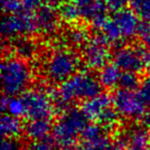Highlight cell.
<instances>
[{"label":"cell","mask_w":150,"mask_h":150,"mask_svg":"<svg viewBox=\"0 0 150 150\" xmlns=\"http://www.w3.org/2000/svg\"><path fill=\"white\" fill-rule=\"evenodd\" d=\"M102 85L99 79L88 71H77L74 76L63 82L59 89L52 93L55 104L63 110L76 100H88L101 94Z\"/></svg>","instance_id":"obj_1"},{"label":"cell","mask_w":150,"mask_h":150,"mask_svg":"<svg viewBox=\"0 0 150 150\" xmlns=\"http://www.w3.org/2000/svg\"><path fill=\"white\" fill-rule=\"evenodd\" d=\"M88 120L81 109L68 107L52 126V141L60 148H73L78 138L88 126Z\"/></svg>","instance_id":"obj_2"},{"label":"cell","mask_w":150,"mask_h":150,"mask_svg":"<svg viewBox=\"0 0 150 150\" xmlns=\"http://www.w3.org/2000/svg\"><path fill=\"white\" fill-rule=\"evenodd\" d=\"M140 24V18L131 8H124L108 16L98 31L109 44L118 45L138 35Z\"/></svg>","instance_id":"obj_3"},{"label":"cell","mask_w":150,"mask_h":150,"mask_svg":"<svg viewBox=\"0 0 150 150\" xmlns=\"http://www.w3.org/2000/svg\"><path fill=\"white\" fill-rule=\"evenodd\" d=\"M1 80L6 96L22 95L32 81V71L27 62L20 56H7L2 61Z\"/></svg>","instance_id":"obj_4"},{"label":"cell","mask_w":150,"mask_h":150,"mask_svg":"<svg viewBox=\"0 0 150 150\" xmlns=\"http://www.w3.org/2000/svg\"><path fill=\"white\" fill-rule=\"evenodd\" d=\"M80 58L70 49H58L50 54L44 64V74L50 81L61 83L77 73Z\"/></svg>","instance_id":"obj_5"},{"label":"cell","mask_w":150,"mask_h":150,"mask_svg":"<svg viewBox=\"0 0 150 150\" xmlns=\"http://www.w3.org/2000/svg\"><path fill=\"white\" fill-rule=\"evenodd\" d=\"M21 97L24 101L26 109L25 117L29 120H50L55 115V101L50 91L41 87L33 88L26 90Z\"/></svg>","instance_id":"obj_6"},{"label":"cell","mask_w":150,"mask_h":150,"mask_svg":"<svg viewBox=\"0 0 150 150\" xmlns=\"http://www.w3.org/2000/svg\"><path fill=\"white\" fill-rule=\"evenodd\" d=\"M113 107L126 119H142L145 113V105L139 97L137 91L118 89L112 96Z\"/></svg>","instance_id":"obj_7"},{"label":"cell","mask_w":150,"mask_h":150,"mask_svg":"<svg viewBox=\"0 0 150 150\" xmlns=\"http://www.w3.org/2000/svg\"><path fill=\"white\" fill-rule=\"evenodd\" d=\"M37 31L34 13L7 14L2 22V36L7 39L26 37Z\"/></svg>","instance_id":"obj_8"},{"label":"cell","mask_w":150,"mask_h":150,"mask_svg":"<svg viewBox=\"0 0 150 150\" xmlns=\"http://www.w3.org/2000/svg\"><path fill=\"white\" fill-rule=\"evenodd\" d=\"M109 43L101 35L90 39L83 46L82 60L92 69H101L108 64L110 58Z\"/></svg>","instance_id":"obj_9"},{"label":"cell","mask_w":150,"mask_h":150,"mask_svg":"<svg viewBox=\"0 0 150 150\" xmlns=\"http://www.w3.org/2000/svg\"><path fill=\"white\" fill-rule=\"evenodd\" d=\"M113 63L122 71L141 73L147 67L145 60V50L137 46H121L116 48L113 54Z\"/></svg>","instance_id":"obj_10"},{"label":"cell","mask_w":150,"mask_h":150,"mask_svg":"<svg viewBox=\"0 0 150 150\" xmlns=\"http://www.w3.org/2000/svg\"><path fill=\"white\" fill-rule=\"evenodd\" d=\"M116 143L123 150H150V132L144 126H133L121 133Z\"/></svg>","instance_id":"obj_11"},{"label":"cell","mask_w":150,"mask_h":150,"mask_svg":"<svg viewBox=\"0 0 150 150\" xmlns=\"http://www.w3.org/2000/svg\"><path fill=\"white\" fill-rule=\"evenodd\" d=\"M111 145L105 129L98 124H93L84 130L79 150H109Z\"/></svg>","instance_id":"obj_12"},{"label":"cell","mask_w":150,"mask_h":150,"mask_svg":"<svg viewBox=\"0 0 150 150\" xmlns=\"http://www.w3.org/2000/svg\"><path fill=\"white\" fill-rule=\"evenodd\" d=\"M111 104H112V97L105 93H101L93 98L83 101L80 109L83 111L88 120L97 122L103 112L107 108H109Z\"/></svg>","instance_id":"obj_13"},{"label":"cell","mask_w":150,"mask_h":150,"mask_svg":"<svg viewBox=\"0 0 150 150\" xmlns=\"http://www.w3.org/2000/svg\"><path fill=\"white\" fill-rule=\"evenodd\" d=\"M58 12L52 6V2L45 0L43 4L34 12L35 22L38 31L42 33H52L58 24Z\"/></svg>","instance_id":"obj_14"},{"label":"cell","mask_w":150,"mask_h":150,"mask_svg":"<svg viewBox=\"0 0 150 150\" xmlns=\"http://www.w3.org/2000/svg\"><path fill=\"white\" fill-rule=\"evenodd\" d=\"M77 7L80 18L93 22L95 18L107 16L109 12L106 0H72Z\"/></svg>","instance_id":"obj_15"},{"label":"cell","mask_w":150,"mask_h":150,"mask_svg":"<svg viewBox=\"0 0 150 150\" xmlns=\"http://www.w3.org/2000/svg\"><path fill=\"white\" fill-rule=\"evenodd\" d=\"M52 131V126L50 120H29L24 127V132L27 138L34 142L46 140Z\"/></svg>","instance_id":"obj_16"},{"label":"cell","mask_w":150,"mask_h":150,"mask_svg":"<svg viewBox=\"0 0 150 150\" xmlns=\"http://www.w3.org/2000/svg\"><path fill=\"white\" fill-rule=\"evenodd\" d=\"M122 71L115 64V63H108L103 69H100L98 79L102 87L107 89H112L119 85L120 77Z\"/></svg>","instance_id":"obj_17"},{"label":"cell","mask_w":150,"mask_h":150,"mask_svg":"<svg viewBox=\"0 0 150 150\" xmlns=\"http://www.w3.org/2000/svg\"><path fill=\"white\" fill-rule=\"evenodd\" d=\"M24 127L19 117L10 115H3L0 122V130L3 138L17 139L24 131Z\"/></svg>","instance_id":"obj_18"},{"label":"cell","mask_w":150,"mask_h":150,"mask_svg":"<svg viewBox=\"0 0 150 150\" xmlns=\"http://www.w3.org/2000/svg\"><path fill=\"white\" fill-rule=\"evenodd\" d=\"M1 109L3 112H7L12 117H16L20 119L21 117H25L26 109L22 97H8L4 95L1 100Z\"/></svg>","instance_id":"obj_19"},{"label":"cell","mask_w":150,"mask_h":150,"mask_svg":"<svg viewBox=\"0 0 150 150\" xmlns=\"http://www.w3.org/2000/svg\"><path fill=\"white\" fill-rule=\"evenodd\" d=\"M119 113L117 112L114 107L110 106L103 112V115L98 120L97 124L107 130V129H113L119 122Z\"/></svg>","instance_id":"obj_20"},{"label":"cell","mask_w":150,"mask_h":150,"mask_svg":"<svg viewBox=\"0 0 150 150\" xmlns=\"http://www.w3.org/2000/svg\"><path fill=\"white\" fill-rule=\"evenodd\" d=\"M128 5L139 18L150 22V0H128Z\"/></svg>","instance_id":"obj_21"},{"label":"cell","mask_w":150,"mask_h":150,"mask_svg":"<svg viewBox=\"0 0 150 150\" xmlns=\"http://www.w3.org/2000/svg\"><path fill=\"white\" fill-rule=\"evenodd\" d=\"M141 81L137 73L133 71H122L119 81V87L124 90L135 91L138 89Z\"/></svg>","instance_id":"obj_22"},{"label":"cell","mask_w":150,"mask_h":150,"mask_svg":"<svg viewBox=\"0 0 150 150\" xmlns=\"http://www.w3.org/2000/svg\"><path fill=\"white\" fill-rule=\"evenodd\" d=\"M59 13L63 20L68 23H73L80 18L78 9L75 6V4L73 3V1L63 3L60 7V10H59Z\"/></svg>","instance_id":"obj_23"},{"label":"cell","mask_w":150,"mask_h":150,"mask_svg":"<svg viewBox=\"0 0 150 150\" xmlns=\"http://www.w3.org/2000/svg\"><path fill=\"white\" fill-rule=\"evenodd\" d=\"M69 41L72 42L75 45L84 46L88 41V34L86 30L82 28H74L69 32Z\"/></svg>","instance_id":"obj_24"},{"label":"cell","mask_w":150,"mask_h":150,"mask_svg":"<svg viewBox=\"0 0 150 150\" xmlns=\"http://www.w3.org/2000/svg\"><path fill=\"white\" fill-rule=\"evenodd\" d=\"M137 93L145 106L150 108V77H146L141 81Z\"/></svg>","instance_id":"obj_25"},{"label":"cell","mask_w":150,"mask_h":150,"mask_svg":"<svg viewBox=\"0 0 150 150\" xmlns=\"http://www.w3.org/2000/svg\"><path fill=\"white\" fill-rule=\"evenodd\" d=\"M138 35L140 36L141 40H142L146 45H149L150 44V22H148V21H143V22H141Z\"/></svg>","instance_id":"obj_26"},{"label":"cell","mask_w":150,"mask_h":150,"mask_svg":"<svg viewBox=\"0 0 150 150\" xmlns=\"http://www.w3.org/2000/svg\"><path fill=\"white\" fill-rule=\"evenodd\" d=\"M55 145L56 144L54 141H50L46 139V140L33 143L29 150H59Z\"/></svg>","instance_id":"obj_27"},{"label":"cell","mask_w":150,"mask_h":150,"mask_svg":"<svg viewBox=\"0 0 150 150\" xmlns=\"http://www.w3.org/2000/svg\"><path fill=\"white\" fill-rule=\"evenodd\" d=\"M107 7L109 12H117L126 8V5L128 4V0H106Z\"/></svg>","instance_id":"obj_28"},{"label":"cell","mask_w":150,"mask_h":150,"mask_svg":"<svg viewBox=\"0 0 150 150\" xmlns=\"http://www.w3.org/2000/svg\"><path fill=\"white\" fill-rule=\"evenodd\" d=\"M17 49H18L20 55H22V58L25 57V56L30 55L33 52V45L30 43L29 41H27L26 39L21 41L20 43L17 46Z\"/></svg>","instance_id":"obj_29"},{"label":"cell","mask_w":150,"mask_h":150,"mask_svg":"<svg viewBox=\"0 0 150 150\" xmlns=\"http://www.w3.org/2000/svg\"><path fill=\"white\" fill-rule=\"evenodd\" d=\"M1 150H20V144L16 139L4 138L1 143Z\"/></svg>","instance_id":"obj_30"},{"label":"cell","mask_w":150,"mask_h":150,"mask_svg":"<svg viewBox=\"0 0 150 150\" xmlns=\"http://www.w3.org/2000/svg\"><path fill=\"white\" fill-rule=\"evenodd\" d=\"M142 122H143V126L150 132V108H148V110L142 117Z\"/></svg>","instance_id":"obj_31"},{"label":"cell","mask_w":150,"mask_h":150,"mask_svg":"<svg viewBox=\"0 0 150 150\" xmlns=\"http://www.w3.org/2000/svg\"><path fill=\"white\" fill-rule=\"evenodd\" d=\"M145 60H146V65L150 69V44L147 45V48L145 50Z\"/></svg>","instance_id":"obj_32"},{"label":"cell","mask_w":150,"mask_h":150,"mask_svg":"<svg viewBox=\"0 0 150 150\" xmlns=\"http://www.w3.org/2000/svg\"><path fill=\"white\" fill-rule=\"evenodd\" d=\"M109 150H123V148H122L121 146H119V145L116 143V144L111 145V147H110V149H109Z\"/></svg>","instance_id":"obj_33"},{"label":"cell","mask_w":150,"mask_h":150,"mask_svg":"<svg viewBox=\"0 0 150 150\" xmlns=\"http://www.w3.org/2000/svg\"><path fill=\"white\" fill-rule=\"evenodd\" d=\"M59 150H73L72 148H60Z\"/></svg>","instance_id":"obj_34"}]
</instances>
